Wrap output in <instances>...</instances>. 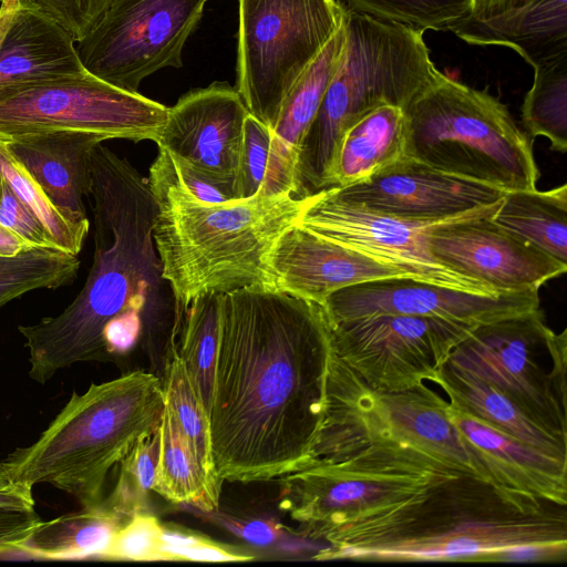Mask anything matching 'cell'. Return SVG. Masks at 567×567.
<instances>
[{"label": "cell", "mask_w": 567, "mask_h": 567, "mask_svg": "<svg viewBox=\"0 0 567 567\" xmlns=\"http://www.w3.org/2000/svg\"><path fill=\"white\" fill-rule=\"evenodd\" d=\"M331 354L320 305L252 287L220 295L208 417L221 484L302 466L324 416Z\"/></svg>", "instance_id": "6da1fadb"}, {"label": "cell", "mask_w": 567, "mask_h": 567, "mask_svg": "<svg viewBox=\"0 0 567 567\" xmlns=\"http://www.w3.org/2000/svg\"><path fill=\"white\" fill-rule=\"evenodd\" d=\"M94 256L76 298L58 316L19 326L29 350V377L47 383L76 362H112L103 330L114 318L144 323L178 308L154 238L157 204L146 179L125 157L99 144L91 156Z\"/></svg>", "instance_id": "7a4b0ae2"}, {"label": "cell", "mask_w": 567, "mask_h": 567, "mask_svg": "<svg viewBox=\"0 0 567 567\" xmlns=\"http://www.w3.org/2000/svg\"><path fill=\"white\" fill-rule=\"evenodd\" d=\"M567 504L461 475L346 523L318 560L495 563L519 545L567 544Z\"/></svg>", "instance_id": "3957f363"}, {"label": "cell", "mask_w": 567, "mask_h": 567, "mask_svg": "<svg viewBox=\"0 0 567 567\" xmlns=\"http://www.w3.org/2000/svg\"><path fill=\"white\" fill-rule=\"evenodd\" d=\"M148 183L157 204L153 238L181 319L192 301L206 293L272 290L270 252L298 223L311 196H267L259 190L245 199L204 203L184 187L172 157L161 148Z\"/></svg>", "instance_id": "277c9868"}, {"label": "cell", "mask_w": 567, "mask_h": 567, "mask_svg": "<svg viewBox=\"0 0 567 567\" xmlns=\"http://www.w3.org/2000/svg\"><path fill=\"white\" fill-rule=\"evenodd\" d=\"M164 406L163 382L153 373L92 383L73 391L35 442L9 453L0 468L12 483H47L82 508L99 507L110 470L159 426Z\"/></svg>", "instance_id": "5b68a950"}, {"label": "cell", "mask_w": 567, "mask_h": 567, "mask_svg": "<svg viewBox=\"0 0 567 567\" xmlns=\"http://www.w3.org/2000/svg\"><path fill=\"white\" fill-rule=\"evenodd\" d=\"M341 4L343 52L301 144L296 198L331 187L338 145L351 125L382 105L405 109L441 74L423 31Z\"/></svg>", "instance_id": "8992f818"}, {"label": "cell", "mask_w": 567, "mask_h": 567, "mask_svg": "<svg viewBox=\"0 0 567 567\" xmlns=\"http://www.w3.org/2000/svg\"><path fill=\"white\" fill-rule=\"evenodd\" d=\"M403 112L406 156L502 192L536 188L529 138L486 90L441 73Z\"/></svg>", "instance_id": "52a82bcc"}, {"label": "cell", "mask_w": 567, "mask_h": 567, "mask_svg": "<svg viewBox=\"0 0 567 567\" xmlns=\"http://www.w3.org/2000/svg\"><path fill=\"white\" fill-rule=\"evenodd\" d=\"M447 362L491 384L567 442V330L554 332L540 308L477 324Z\"/></svg>", "instance_id": "ba28073f"}, {"label": "cell", "mask_w": 567, "mask_h": 567, "mask_svg": "<svg viewBox=\"0 0 567 567\" xmlns=\"http://www.w3.org/2000/svg\"><path fill=\"white\" fill-rule=\"evenodd\" d=\"M237 85L271 132L282 104L343 21L339 0H238Z\"/></svg>", "instance_id": "9c48e42d"}, {"label": "cell", "mask_w": 567, "mask_h": 567, "mask_svg": "<svg viewBox=\"0 0 567 567\" xmlns=\"http://www.w3.org/2000/svg\"><path fill=\"white\" fill-rule=\"evenodd\" d=\"M326 413L370 436L424 454L458 474L498 485L478 450L452 422L449 401L423 382L402 391H374L332 350Z\"/></svg>", "instance_id": "30bf717a"}, {"label": "cell", "mask_w": 567, "mask_h": 567, "mask_svg": "<svg viewBox=\"0 0 567 567\" xmlns=\"http://www.w3.org/2000/svg\"><path fill=\"white\" fill-rule=\"evenodd\" d=\"M168 107L85 71L0 89V137L72 131L156 142Z\"/></svg>", "instance_id": "8fae6325"}, {"label": "cell", "mask_w": 567, "mask_h": 567, "mask_svg": "<svg viewBox=\"0 0 567 567\" xmlns=\"http://www.w3.org/2000/svg\"><path fill=\"white\" fill-rule=\"evenodd\" d=\"M328 323L334 354L378 392L434 382L453 349L480 324L390 313Z\"/></svg>", "instance_id": "7c38bea8"}, {"label": "cell", "mask_w": 567, "mask_h": 567, "mask_svg": "<svg viewBox=\"0 0 567 567\" xmlns=\"http://www.w3.org/2000/svg\"><path fill=\"white\" fill-rule=\"evenodd\" d=\"M207 0H116L76 43L84 69L130 92L146 76L183 65L182 52Z\"/></svg>", "instance_id": "4fadbf2b"}, {"label": "cell", "mask_w": 567, "mask_h": 567, "mask_svg": "<svg viewBox=\"0 0 567 567\" xmlns=\"http://www.w3.org/2000/svg\"><path fill=\"white\" fill-rule=\"evenodd\" d=\"M442 223L445 221L425 223L394 218L346 203L333 196L329 189H324L311 195L297 225L403 268L422 280L478 295L501 293L436 260L430 248L429 235L434 226Z\"/></svg>", "instance_id": "5bb4252c"}, {"label": "cell", "mask_w": 567, "mask_h": 567, "mask_svg": "<svg viewBox=\"0 0 567 567\" xmlns=\"http://www.w3.org/2000/svg\"><path fill=\"white\" fill-rule=\"evenodd\" d=\"M501 202L434 226L429 244L436 260L494 292L539 289L564 275L566 264L491 219Z\"/></svg>", "instance_id": "9a60e30c"}, {"label": "cell", "mask_w": 567, "mask_h": 567, "mask_svg": "<svg viewBox=\"0 0 567 567\" xmlns=\"http://www.w3.org/2000/svg\"><path fill=\"white\" fill-rule=\"evenodd\" d=\"M280 478L279 508L300 524L303 536L323 542L334 528L401 503L450 477L369 474L309 465Z\"/></svg>", "instance_id": "2e32d148"}, {"label": "cell", "mask_w": 567, "mask_h": 567, "mask_svg": "<svg viewBox=\"0 0 567 567\" xmlns=\"http://www.w3.org/2000/svg\"><path fill=\"white\" fill-rule=\"evenodd\" d=\"M538 290L478 295L415 277H391L336 290L321 307L329 322L390 313L484 323L539 308Z\"/></svg>", "instance_id": "e0dca14e"}, {"label": "cell", "mask_w": 567, "mask_h": 567, "mask_svg": "<svg viewBox=\"0 0 567 567\" xmlns=\"http://www.w3.org/2000/svg\"><path fill=\"white\" fill-rule=\"evenodd\" d=\"M248 115L236 87L227 82H213L188 91L168 107L155 143L176 163L231 187L236 195Z\"/></svg>", "instance_id": "ac0fdd59"}, {"label": "cell", "mask_w": 567, "mask_h": 567, "mask_svg": "<svg viewBox=\"0 0 567 567\" xmlns=\"http://www.w3.org/2000/svg\"><path fill=\"white\" fill-rule=\"evenodd\" d=\"M328 189L346 203L425 223L463 217L504 195L497 188L445 174L406 155L362 182Z\"/></svg>", "instance_id": "d6986e66"}, {"label": "cell", "mask_w": 567, "mask_h": 567, "mask_svg": "<svg viewBox=\"0 0 567 567\" xmlns=\"http://www.w3.org/2000/svg\"><path fill=\"white\" fill-rule=\"evenodd\" d=\"M268 265L274 291L320 306L330 293L348 286L391 277L419 278L297 224L277 240Z\"/></svg>", "instance_id": "ffe728a7"}, {"label": "cell", "mask_w": 567, "mask_h": 567, "mask_svg": "<svg viewBox=\"0 0 567 567\" xmlns=\"http://www.w3.org/2000/svg\"><path fill=\"white\" fill-rule=\"evenodd\" d=\"M4 141L56 208L74 220L87 219L83 198L92 187L91 156L103 136L53 131Z\"/></svg>", "instance_id": "44dd1931"}, {"label": "cell", "mask_w": 567, "mask_h": 567, "mask_svg": "<svg viewBox=\"0 0 567 567\" xmlns=\"http://www.w3.org/2000/svg\"><path fill=\"white\" fill-rule=\"evenodd\" d=\"M343 21L287 95L272 131L261 194L291 193L303 138L339 65L344 47Z\"/></svg>", "instance_id": "7402d4cb"}, {"label": "cell", "mask_w": 567, "mask_h": 567, "mask_svg": "<svg viewBox=\"0 0 567 567\" xmlns=\"http://www.w3.org/2000/svg\"><path fill=\"white\" fill-rule=\"evenodd\" d=\"M449 414L478 450L498 485L567 504V460L504 434L450 402Z\"/></svg>", "instance_id": "603a6c76"}, {"label": "cell", "mask_w": 567, "mask_h": 567, "mask_svg": "<svg viewBox=\"0 0 567 567\" xmlns=\"http://www.w3.org/2000/svg\"><path fill=\"white\" fill-rule=\"evenodd\" d=\"M85 71L71 34L19 2L0 40V89Z\"/></svg>", "instance_id": "cb8c5ba5"}, {"label": "cell", "mask_w": 567, "mask_h": 567, "mask_svg": "<svg viewBox=\"0 0 567 567\" xmlns=\"http://www.w3.org/2000/svg\"><path fill=\"white\" fill-rule=\"evenodd\" d=\"M449 30L471 44L508 47L534 68L567 53V0H526L486 20L466 17Z\"/></svg>", "instance_id": "d4e9b609"}, {"label": "cell", "mask_w": 567, "mask_h": 567, "mask_svg": "<svg viewBox=\"0 0 567 567\" xmlns=\"http://www.w3.org/2000/svg\"><path fill=\"white\" fill-rule=\"evenodd\" d=\"M434 382L444 390L449 402L464 413L547 454L567 460V442L540 427L480 378L446 361Z\"/></svg>", "instance_id": "484cf974"}, {"label": "cell", "mask_w": 567, "mask_h": 567, "mask_svg": "<svg viewBox=\"0 0 567 567\" xmlns=\"http://www.w3.org/2000/svg\"><path fill=\"white\" fill-rule=\"evenodd\" d=\"M404 156L403 110L393 105L379 106L342 135L332 166L331 187L362 182Z\"/></svg>", "instance_id": "4316f807"}, {"label": "cell", "mask_w": 567, "mask_h": 567, "mask_svg": "<svg viewBox=\"0 0 567 567\" xmlns=\"http://www.w3.org/2000/svg\"><path fill=\"white\" fill-rule=\"evenodd\" d=\"M126 520L102 505L82 508L42 520L17 551L47 559L101 558Z\"/></svg>", "instance_id": "83f0119b"}, {"label": "cell", "mask_w": 567, "mask_h": 567, "mask_svg": "<svg viewBox=\"0 0 567 567\" xmlns=\"http://www.w3.org/2000/svg\"><path fill=\"white\" fill-rule=\"evenodd\" d=\"M491 219L567 265V185L504 192Z\"/></svg>", "instance_id": "f1b7e54d"}, {"label": "cell", "mask_w": 567, "mask_h": 567, "mask_svg": "<svg viewBox=\"0 0 567 567\" xmlns=\"http://www.w3.org/2000/svg\"><path fill=\"white\" fill-rule=\"evenodd\" d=\"M159 431V456L153 491L172 503L193 505L205 512L217 509L219 494L207 482L166 402Z\"/></svg>", "instance_id": "f546056e"}, {"label": "cell", "mask_w": 567, "mask_h": 567, "mask_svg": "<svg viewBox=\"0 0 567 567\" xmlns=\"http://www.w3.org/2000/svg\"><path fill=\"white\" fill-rule=\"evenodd\" d=\"M220 295L206 293L192 301L182 321L178 344L176 341L178 354L208 415L219 343Z\"/></svg>", "instance_id": "4dcf8cb0"}, {"label": "cell", "mask_w": 567, "mask_h": 567, "mask_svg": "<svg viewBox=\"0 0 567 567\" xmlns=\"http://www.w3.org/2000/svg\"><path fill=\"white\" fill-rule=\"evenodd\" d=\"M163 389L165 402L173 411L187 444L210 487L220 494L214 465L208 414L199 401L178 354L175 339H168Z\"/></svg>", "instance_id": "1f68e13d"}, {"label": "cell", "mask_w": 567, "mask_h": 567, "mask_svg": "<svg viewBox=\"0 0 567 567\" xmlns=\"http://www.w3.org/2000/svg\"><path fill=\"white\" fill-rule=\"evenodd\" d=\"M534 82L522 105V120L532 138L544 136L551 150H567V53L534 66Z\"/></svg>", "instance_id": "d6a6232c"}, {"label": "cell", "mask_w": 567, "mask_h": 567, "mask_svg": "<svg viewBox=\"0 0 567 567\" xmlns=\"http://www.w3.org/2000/svg\"><path fill=\"white\" fill-rule=\"evenodd\" d=\"M0 175L32 210L61 251L76 256L89 233L90 221L74 220L48 198L40 185L0 137Z\"/></svg>", "instance_id": "836d02e7"}, {"label": "cell", "mask_w": 567, "mask_h": 567, "mask_svg": "<svg viewBox=\"0 0 567 567\" xmlns=\"http://www.w3.org/2000/svg\"><path fill=\"white\" fill-rule=\"evenodd\" d=\"M80 260L54 248L34 247L14 257H0V308L35 289H55L72 282Z\"/></svg>", "instance_id": "e575fe53"}, {"label": "cell", "mask_w": 567, "mask_h": 567, "mask_svg": "<svg viewBox=\"0 0 567 567\" xmlns=\"http://www.w3.org/2000/svg\"><path fill=\"white\" fill-rule=\"evenodd\" d=\"M159 445L158 426L151 435L140 440L118 463L116 483L111 494L104 497L103 507L125 519L147 512L148 495L156 480Z\"/></svg>", "instance_id": "d590c367"}, {"label": "cell", "mask_w": 567, "mask_h": 567, "mask_svg": "<svg viewBox=\"0 0 567 567\" xmlns=\"http://www.w3.org/2000/svg\"><path fill=\"white\" fill-rule=\"evenodd\" d=\"M360 12L425 30H449L471 14L472 0H344Z\"/></svg>", "instance_id": "8d00e7d4"}, {"label": "cell", "mask_w": 567, "mask_h": 567, "mask_svg": "<svg viewBox=\"0 0 567 567\" xmlns=\"http://www.w3.org/2000/svg\"><path fill=\"white\" fill-rule=\"evenodd\" d=\"M163 523L143 512L130 517L116 532L101 558L113 560H163Z\"/></svg>", "instance_id": "74e56055"}, {"label": "cell", "mask_w": 567, "mask_h": 567, "mask_svg": "<svg viewBox=\"0 0 567 567\" xmlns=\"http://www.w3.org/2000/svg\"><path fill=\"white\" fill-rule=\"evenodd\" d=\"M272 132L249 114L245 121L244 138L236 179L237 199L256 195L266 175Z\"/></svg>", "instance_id": "f35d334b"}, {"label": "cell", "mask_w": 567, "mask_h": 567, "mask_svg": "<svg viewBox=\"0 0 567 567\" xmlns=\"http://www.w3.org/2000/svg\"><path fill=\"white\" fill-rule=\"evenodd\" d=\"M116 0H19L25 8L44 13L80 41Z\"/></svg>", "instance_id": "ab89813d"}, {"label": "cell", "mask_w": 567, "mask_h": 567, "mask_svg": "<svg viewBox=\"0 0 567 567\" xmlns=\"http://www.w3.org/2000/svg\"><path fill=\"white\" fill-rule=\"evenodd\" d=\"M0 223L11 228L33 247L56 248L41 221L13 193L0 175Z\"/></svg>", "instance_id": "60d3db41"}, {"label": "cell", "mask_w": 567, "mask_h": 567, "mask_svg": "<svg viewBox=\"0 0 567 567\" xmlns=\"http://www.w3.org/2000/svg\"><path fill=\"white\" fill-rule=\"evenodd\" d=\"M41 522L34 508L0 507V555L17 551Z\"/></svg>", "instance_id": "b9f144b4"}, {"label": "cell", "mask_w": 567, "mask_h": 567, "mask_svg": "<svg viewBox=\"0 0 567 567\" xmlns=\"http://www.w3.org/2000/svg\"><path fill=\"white\" fill-rule=\"evenodd\" d=\"M173 162L182 184L197 199L209 204H223L237 199L231 187L220 184L186 165L178 164L174 159Z\"/></svg>", "instance_id": "7bdbcfd3"}, {"label": "cell", "mask_w": 567, "mask_h": 567, "mask_svg": "<svg viewBox=\"0 0 567 567\" xmlns=\"http://www.w3.org/2000/svg\"><path fill=\"white\" fill-rule=\"evenodd\" d=\"M254 555L243 548L218 543L205 537L198 544L183 553L182 560L198 561H246L254 559Z\"/></svg>", "instance_id": "ee69618b"}, {"label": "cell", "mask_w": 567, "mask_h": 567, "mask_svg": "<svg viewBox=\"0 0 567 567\" xmlns=\"http://www.w3.org/2000/svg\"><path fill=\"white\" fill-rule=\"evenodd\" d=\"M239 534L255 545L266 546L278 538L279 529L278 525L271 522L257 519L245 523L239 528Z\"/></svg>", "instance_id": "f6af8a7d"}, {"label": "cell", "mask_w": 567, "mask_h": 567, "mask_svg": "<svg viewBox=\"0 0 567 567\" xmlns=\"http://www.w3.org/2000/svg\"><path fill=\"white\" fill-rule=\"evenodd\" d=\"M525 1L526 0H472V10L468 18L486 20L517 7Z\"/></svg>", "instance_id": "bcb514c9"}, {"label": "cell", "mask_w": 567, "mask_h": 567, "mask_svg": "<svg viewBox=\"0 0 567 567\" xmlns=\"http://www.w3.org/2000/svg\"><path fill=\"white\" fill-rule=\"evenodd\" d=\"M32 248L19 234L0 223V257H14Z\"/></svg>", "instance_id": "7dc6e473"}, {"label": "cell", "mask_w": 567, "mask_h": 567, "mask_svg": "<svg viewBox=\"0 0 567 567\" xmlns=\"http://www.w3.org/2000/svg\"><path fill=\"white\" fill-rule=\"evenodd\" d=\"M19 6V0H3L0 4V40L10 22V19Z\"/></svg>", "instance_id": "c3c4849f"}, {"label": "cell", "mask_w": 567, "mask_h": 567, "mask_svg": "<svg viewBox=\"0 0 567 567\" xmlns=\"http://www.w3.org/2000/svg\"><path fill=\"white\" fill-rule=\"evenodd\" d=\"M10 481L8 480L6 473L0 468V487L8 485Z\"/></svg>", "instance_id": "681fc988"}, {"label": "cell", "mask_w": 567, "mask_h": 567, "mask_svg": "<svg viewBox=\"0 0 567 567\" xmlns=\"http://www.w3.org/2000/svg\"><path fill=\"white\" fill-rule=\"evenodd\" d=\"M3 0H0V4L2 3Z\"/></svg>", "instance_id": "f907efd6"}, {"label": "cell", "mask_w": 567, "mask_h": 567, "mask_svg": "<svg viewBox=\"0 0 567 567\" xmlns=\"http://www.w3.org/2000/svg\"><path fill=\"white\" fill-rule=\"evenodd\" d=\"M333 1H337V0H333Z\"/></svg>", "instance_id": "816d5d0a"}]
</instances>
